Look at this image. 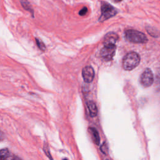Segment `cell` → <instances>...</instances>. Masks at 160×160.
<instances>
[{"instance_id": "12", "label": "cell", "mask_w": 160, "mask_h": 160, "mask_svg": "<svg viewBox=\"0 0 160 160\" xmlns=\"http://www.w3.org/2000/svg\"><path fill=\"white\" fill-rule=\"evenodd\" d=\"M10 155V152L8 149H2L0 150V160L6 158Z\"/></svg>"}, {"instance_id": "16", "label": "cell", "mask_w": 160, "mask_h": 160, "mask_svg": "<svg viewBox=\"0 0 160 160\" xmlns=\"http://www.w3.org/2000/svg\"><path fill=\"white\" fill-rule=\"evenodd\" d=\"M44 152H45V153L47 154V156L49 157V158L51 160H52V159L51 158V154H50V153H49V151L48 149L47 148V147H45V146H44Z\"/></svg>"}, {"instance_id": "21", "label": "cell", "mask_w": 160, "mask_h": 160, "mask_svg": "<svg viewBox=\"0 0 160 160\" xmlns=\"http://www.w3.org/2000/svg\"><path fill=\"white\" fill-rule=\"evenodd\" d=\"M62 160H68V159H67L65 158V159H62Z\"/></svg>"}, {"instance_id": "2", "label": "cell", "mask_w": 160, "mask_h": 160, "mask_svg": "<svg viewBox=\"0 0 160 160\" xmlns=\"http://www.w3.org/2000/svg\"><path fill=\"white\" fill-rule=\"evenodd\" d=\"M125 38L129 42L133 43H146L148 38L146 35L135 29H126L124 32Z\"/></svg>"}, {"instance_id": "14", "label": "cell", "mask_w": 160, "mask_h": 160, "mask_svg": "<svg viewBox=\"0 0 160 160\" xmlns=\"http://www.w3.org/2000/svg\"><path fill=\"white\" fill-rule=\"evenodd\" d=\"M156 84L158 88H160V71L156 73Z\"/></svg>"}, {"instance_id": "8", "label": "cell", "mask_w": 160, "mask_h": 160, "mask_svg": "<svg viewBox=\"0 0 160 160\" xmlns=\"http://www.w3.org/2000/svg\"><path fill=\"white\" fill-rule=\"evenodd\" d=\"M87 106H88L90 116L92 118L96 116L98 114V109L96 104L92 101H89L87 102Z\"/></svg>"}, {"instance_id": "17", "label": "cell", "mask_w": 160, "mask_h": 160, "mask_svg": "<svg viewBox=\"0 0 160 160\" xmlns=\"http://www.w3.org/2000/svg\"><path fill=\"white\" fill-rule=\"evenodd\" d=\"M12 159H13V156L10 154L8 157H7L6 158L3 159H2V160H12Z\"/></svg>"}, {"instance_id": "18", "label": "cell", "mask_w": 160, "mask_h": 160, "mask_svg": "<svg viewBox=\"0 0 160 160\" xmlns=\"http://www.w3.org/2000/svg\"><path fill=\"white\" fill-rule=\"evenodd\" d=\"M4 138V135L3 132L1 131H0V140L3 139Z\"/></svg>"}, {"instance_id": "6", "label": "cell", "mask_w": 160, "mask_h": 160, "mask_svg": "<svg viewBox=\"0 0 160 160\" xmlns=\"http://www.w3.org/2000/svg\"><path fill=\"white\" fill-rule=\"evenodd\" d=\"M82 76L86 82H91L94 77V71L93 68L90 66L84 67L82 70Z\"/></svg>"}, {"instance_id": "9", "label": "cell", "mask_w": 160, "mask_h": 160, "mask_svg": "<svg viewBox=\"0 0 160 160\" xmlns=\"http://www.w3.org/2000/svg\"><path fill=\"white\" fill-rule=\"evenodd\" d=\"M88 131L92 137V139L94 142L96 144L98 145L100 142V138H99V135L98 131L94 128H89L88 129Z\"/></svg>"}, {"instance_id": "19", "label": "cell", "mask_w": 160, "mask_h": 160, "mask_svg": "<svg viewBox=\"0 0 160 160\" xmlns=\"http://www.w3.org/2000/svg\"><path fill=\"white\" fill-rule=\"evenodd\" d=\"M12 160H22L21 158H18V156H13V159Z\"/></svg>"}, {"instance_id": "22", "label": "cell", "mask_w": 160, "mask_h": 160, "mask_svg": "<svg viewBox=\"0 0 160 160\" xmlns=\"http://www.w3.org/2000/svg\"><path fill=\"white\" fill-rule=\"evenodd\" d=\"M106 160H109V159H106Z\"/></svg>"}, {"instance_id": "7", "label": "cell", "mask_w": 160, "mask_h": 160, "mask_svg": "<svg viewBox=\"0 0 160 160\" xmlns=\"http://www.w3.org/2000/svg\"><path fill=\"white\" fill-rule=\"evenodd\" d=\"M118 36L117 34L113 32H109L107 33L104 38V44H115L118 39Z\"/></svg>"}, {"instance_id": "4", "label": "cell", "mask_w": 160, "mask_h": 160, "mask_svg": "<svg viewBox=\"0 0 160 160\" xmlns=\"http://www.w3.org/2000/svg\"><path fill=\"white\" fill-rule=\"evenodd\" d=\"M116 46L115 44H106L101 49L100 55L101 58L105 61L111 60L116 52Z\"/></svg>"}, {"instance_id": "11", "label": "cell", "mask_w": 160, "mask_h": 160, "mask_svg": "<svg viewBox=\"0 0 160 160\" xmlns=\"http://www.w3.org/2000/svg\"><path fill=\"white\" fill-rule=\"evenodd\" d=\"M146 31L148 32V34H150V36H153L154 38H157L159 36V31L157 29H154V28L151 27V26H146Z\"/></svg>"}, {"instance_id": "13", "label": "cell", "mask_w": 160, "mask_h": 160, "mask_svg": "<svg viewBox=\"0 0 160 160\" xmlns=\"http://www.w3.org/2000/svg\"><path fill=\"white\" fill-rule=\"evenodd\" d=\"M36 42L37 46H38V48H39L41 50H42V51H46V46H45V44H44V42H43L41 39H38V38H36Z\"/></svg>"}, {"instance_id": "1", "label": "cell", "mask_w": 160, "mask_h": 160, "mask_svg": "<svg viewBox=\"0 0 160 160\" xmlns=\"http://www.w3.org/2000/svg\"><path fill=\"white\" fill-rule=\"evenodd\" d=\"M139 62V55L136 52H129L123 58L122 67L125 70L131 71L138 66Z\"/></svg>"}, {"instance_id": "20", "label": "cell", "mask_w": 160, "mask_h": 160, "mask_svg": "<svg viewBox=\"0 0 160 160\" xmlns=\"http://www.w3.org/2000/svg\"><path fill=\"white\" fill-rule=\"evenodd\" d=\"M113 1H114V2H120V1H121L122 0H113Z\"/></svg>"}, {"instance_id": "15", "label": "cell", "mask_w": 160, "mask_h": 160, "mask_svg": "<svg viewBox=\"0 0 160 160\" xmlns=\"http://www.w3.org/2000/svg\"><path fill=\"white\" fill-rule=\"evenodd\" d=\"M88 12V8L86 7H84L83 8H82L79 12V14L80 16H84Z\"/></svg>"}, {"instance_id": "5", "label": "cell", "mask_w": 160, "mask_h": 160, "mask_svg": "<svg viewBox=\"0 0 160 160\" xmlns=\"http://www.w3.org/2000/svg\"><path fill=\"white\" fill-rule=\"evenodd\" d=\"M154 82V76L151 70L146 68L140 76L141 84L144 87H149Z\"/></svg>"}, {"instance_id": "10", "label": "cell", "mask_w": 160, "mask_h": 160, "mask_svg": "<svg viewBox=\"0 0 160 160\" xmlns=\"http://www.w3.org/2000/svg\"><path fill=\"white\" fill-rule=\"evenodd\" d=\"M19 1H20L22 8L25 10L30 12L31 13L32 16H34V11L32 9V8L31 7L30 3L28 2V0H19Z\"/></svg>"}, {"instance_id": "3", "label": "cell", "mask_w": 160, "mask_h": 160, "mask_svg": "<svg viewBox=\"0 0 160 160\" xmlns=\"http://www.w3.org/2000/svg\"><path fill=\"white\" fill-rule=\"evenodd\" d=\"M117 14V10L109 3L102 1L101 2V16L99 18V21L101 22L104 21Z\"/></svg>"}]
</instances>
